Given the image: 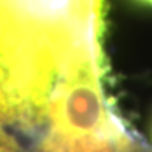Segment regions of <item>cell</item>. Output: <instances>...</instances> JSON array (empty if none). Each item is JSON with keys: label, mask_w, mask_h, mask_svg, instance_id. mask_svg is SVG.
Segmentation results:
<instances>
[{"label": "cell", "mask_w": 152, "mask_h": 152, "mask_svg": "<svg viewBox=\"0 0 152 152\" xmlns=\"http://www.w3.org/2000/svg\"><path fill=\"white\" fill-rule=\"evenodd\" d=\"M134 2L140 3L143 6H151V8H152V0H134Z\"/></svg>", "instance_id": "2"}, {"label": "cell", "mask_w": 152, "mask_h": 152, "mask_svg": "<svg viewBox=\"0 0 152 152\" xmlns=\"http://www.w3.org/2000/svg\"><path fill=\"white\" fill-rule=\"evenodd\" d=\"M151 138H152V123H151Z\"/></svg>", "instance_id": "3"}, {"label": "cell", "mask_w": 152, "mask_h": 152, "mask_svg": "<svg viewBox=\"0 0 152 152\" xmlns=\"http://www.w3.org/2000/svg\"><path fill=\"white\" fill-rule=\"evenodd\" d=\"M102 78L104 61H86L65 76L48 99L47 134L70 140L101 138L115 144L127 135L129 129L106 101Z\"/></svg>", "instance_id": "1"}]
</instances>
